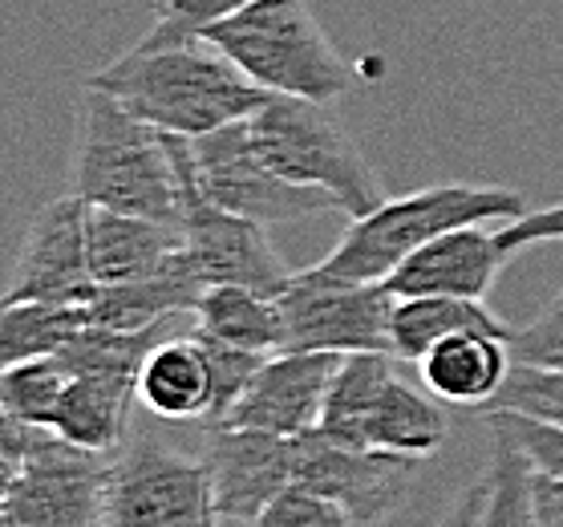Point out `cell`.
<instances>
[{
    "label": "cell",
    "mask_w": 563,
    "mask_h": 527,
    "mask_svg": "<svg viewBox=\"0 0 563 527\" xmlns=\"http://www.w3.org/2000/svg\"><path fill=\"white\" fill-rule=\"evenodd\" d=\"M86 86L106 90L142 122L183 139H199L256 114L268 98V90H260L240 65L228 62L203 37L158 45V50L134 45L118 62L90 74Z\"/></svg>",
    "instance_id": "6da1fadb"
},
{
    "label": "cell",
    "mask_w": 563,
    "mask_h": 527,
    "mask_svg": "<svg viewBox=\"0 0 563 527\" xmlns=\"http://www.w3.org/2000/svg\"><path fill=\"white\" fill-rule=\"evenodd\" d=\"M69 195L179 228V175L167 134L106 90L81 86Z\"/></svg>",
    "instance_id": "7a4b0ae2"
},
{
    "label": "cell",
    "mask_w": 563,
    "mask_h": 527,
    "mask_svg": "<svg viewBox=\"0 0 563 527\" xmlns=\"http://www.w3.org/2000/svg\"><path fill=\"white\" fill-rule=\"evenodd\" d=\"M523 211L527 199L511 187H474V183L426 187L401 199H385L373 211L357 216L333 252L305 272L333 284H382L410 252L438 235L466 228V223L515 219Z\"/></svg>",
    "instance_id": "3957f363"
},
{
    "label": "cell",
    "mask_w": 563,
    "mask_h": 527,
    "mask_svg": "<svg viewBox=\"0 0 563 527\" xmlns=\"http://www.w3.org/2000/svg\"><path fill=\"white\" fill-rule=\"evenodd\" d=\"M260 90L336 102L353 90V65L336 53L308 0H247L199 33Z\"/></svg>",
    "instance_id": "277c9868"
},
{
    "label": "cell",
    "mask_w": 563,
    "mask_h": 527,
    "mask_svg": "<svg viewBox=\"0 0 563 527\" xmlns=\"http://www.w3.org/2000/svg\"><path fill=\"white\" fill-rule=\"evenodd\" d=\"M333 102L268 94L256 114H247V130L260 158L276 175L300 187H320L357 219L385 204V187L357 139L329 110Z\"/></svg>",
    "instance_id": "5b68a950"
},
{
    "label": "cell",
    "mask_w": 563,
    "mask_h": 527,
    "mask_svg": "<svg viewBox=\"0 0 563 527\" xmlns=\"http://www.w3.org/2000/svg\"><path fill=\"white\" fill-rule=\"evenodd\" d=\"M167 134V130H163ZM170 158H175V175H179V232L183 248L191 256L195 272L203 284H240L252 293L264 296H284V288L292 284L296 272L280 260V252L272 248L264 223L235 211H223L211 204V195L203 191L199 167H195L191 139L183 134H167Z\"/></svg>",
    "instance_id": "8992f818"
},
{
    "label": "cell",
    "mask_w": 563,
    "mask_h": 527,
    "mask_svg": "<svg viewBox=\"0 0 563 527\" xmlns=\"http://www.w3.org/2000/svg\"><path fill=\"white\" fill-rule=\"evenodd\" d=\"M102 519L106 527H216L207 463L151 435L126 438L106 466Z\"/></svg>",
    "instance_id": "52a82bcc"
},
{
    "label": "cell",
    "mask_w": 563,
    "mask_h": 527,
    "mask_svg": "<svg viewBox=\"0 0 563 527\" xmlns=\"http://www.w3.org/2000/svg\"><path fill=\"white\" fill-rule=\"evenodd\" d=\"M280 305V353H394L389 321L397 296L385 284H333L296 272L276 296Z\"/></svg>",
    "instance_id": "ba28073f"
},
{
    "label": "cell",
    "mask_w": 563,
    "mask_h": 527,
    "mask_svg": "<svg viewBox=\"0 0 563 527\" xmlns=\"http://www.w3.org/2000/svg\"><path fill=\"white\" fill-rule=\"evenodd\" d=\"M191 151L211 204H219L223 211H235V216L256 219L264 228L320 216V211H341V204L329 191L300 187V183H288L284 175H276L260 158L247 118L191 139Z\"/></svg>",
    "instance_id": "9c48e42d"
},
{
    "label": "cell",
    "mask_w": 563,
    "mask_h": 527,
    "mask_svg": "<svg viewBox=\"0 0 563 527\" xmlns=\"http://www.w3.org/2000/svg\"><path fill=\"white\" fill-rule=\"evenodd\" d=\"M422 475L418 454L385 447H349L320 430L296 438V487L341 503L361 527H382Z\"/></svg>",
    "instance_id": "30bf717a"
},
{
    "label": "cell",
    "mask_w": 563,
    "mask_h": 527,
    "mask_svg": "<svg viewBox=\"0 0 563 527\" xmlns=\"http://www.w3.org/2000/svg\"><path fill=\"white\" fill-rule=\"evenodd\" d=\"M106 466L110 454L74 447L53 430H37L4 512L13 527H106Z\"/></svg>",
    "instance_id": "8fae6325"
},
{
    "label": "cell",
    "mask_w": 563,
    "mask_h": 527,
    "mask_svg": "<svg viewBox=\"0 0 563 527\" xmlns=\"http://www.w3.org/2000/svg\"><path fill=\"white\" fill-rule=\"evenodd\" d=\"M90 204L77 195H62L37 211L29 223L16 268L0 293V305H90L98 281L90 272V244H86Z\"/></svg>",
    "instance_id": "7c38bea8"
},
{
    "label": "cell",
    "mask_w": 563,
    "mask_h": 527,
    "mask_svg": "<svg viewBox=\"0 0 563 527\" xmlns=\"http://www.w3.org/2000/svg\"><path fill=\"white\" fill-rule=\"evenodd\" d=\"M203 463L216 512L256 524L268 503L296 483V438L252 426H207Z\"/></svg>",
    "instance_id": "4fadbf2b"
},
{
    "label": "cell",
    "mask_w": 563,
    "mask_h": 527,
    "mask_svg": "<svg viewBox=\"0 0 563 527\" xmlns=\"http://www.w3.org/2000/svg\"><path fill=\"white\" fill-rule=\"evenodd\" d=\"M341 361H345L341 353H308V349L272 353L219 426H252L284 438L317 430Z\"/></svg>",
    "instance_id": "5bb4252c"
},
{
    "label": "cell",
    "mask_w": 563,
    "mask_h": 527,
    "mask_svg": "<svg viewBox=\"0 0 563 527\" xmlns=\"http://www.w3.org/2000/svg\"><path fill=\"white\" fill-rule=\"evenodd\" d=\"M507 260L511 256L499 248V235L483 232L478 223H466V228H454V232L410 252L382 284L397 300L401 296H474V300H483Z\"/></svg>",
    "instance_id": "9a60e30c"
},
{
    "label": "cell",
    "mask_w": 563,
    "mask_h": 527,
    "mask_svg": "<svg viewBox=\"0 0 563 527\" xmlns=\"http://www.w3.org/2000/svg\"><path fill=\"white\" fill-rule=\"evenodd\" d=\"M86 244H90V272L98 284L167 276L187 260L183 232L175 223L126 216V211H110V207H90Z\"/></svg>",
    "instance_id": "2e32d148"
},
{
    "label": "cell",
    "mask_w": 563,
    "mask_h": 527,
    "mask_svg": "<svg viewBox=\"0 0 563 527\" xmlns=\"http://www.w3.org/2000/svg\"><path fill=\"white\" fill-rule=\"evenodd\" d=\"M511 341L495 333H459L438 341L422 361V382L450 406H490L511 373Z\"/></svg>",
    "instance_id": "e0dca14e"
},
{
    "label": "cell",
    "mask_w": 563,
    "mask_h": 527,
    "mask_svg": "<svg viewBox=\"0 0 563 527\" xmlns=\"http://www.w3.org/2000/svg\"><path fill=\"white\" fill-rule=\"evenodd\" d=\"M139 402L158 418H207L211 410V365L203 345L191 337L167 333L146 353L139 373Z\"/></svg>",
    "instance_id": "ac0fdd59"
},
{
    "label": "cell",
    "mask_w": 563,
    "mask_h": 527,
    "mask_svg": "<svg viewBox=\"0 0 563 527\" xmlns=\"http://www.w3.org/2000/svg\"><path fill=\"white\" fill-rule=\"evenodd\" d=\"M459 333H495L511 341L515 329L495 317V312L474 300V296H401L394 305L389 321V341H394L397 361H418L446 337Z\"/></svg>",
    "instance_id": "d6986e66"
},
{
    "label": "cell",
    "mask_w": 563,
    "mask_h": 527,
    "mask_svg": "<svg viewBox=\"0 0 563 527\" xmlns=\"http://www.w3.org/2000/svg\"><path fill=\"white\" fill-rule=\"evenodd\" d=\"M191 317L195 329L207 337L256 349V353H280V305L264 293H252L240 284H207Z\"/></svg>",
    "instance_id": "ffe728a7"
},
{
    "label": "cell",
    "mask_w": 563,
    "mask_h": 527,
    "mask_svg": "<svg viewBox=\"0 0 563 527\" xmlns=\"http://www.w3.org/2000/svg\"><path fill=\"white\" fill-rule=\"evenodd\" d=\"M389 377H394V353H349L324 398V414L317 426L320 435L349 447H369L365 430Z\"/></svg>",
    "instance_id": "44dd1931"
},
{
    "label": "cell",
    "mask_w": 563,
    "mask_h": 527,
    "mask_svg": "<svg viewBox=\"0 0 563 527\" xmlns=\"http://www.w3.org/2000/svg\"><path fill=\"white\" fill-rule=\"evenodd\" d=\"M369 447L401 450V454H418L430 459L442 442H446V414L438 402H430L418 386L389 377L382 389V398L373 406L369 430H365Z\"/></svg>",
    "instance_id": "7402d4cb"
},
{
    "label": "cell",
    "mask_w": 563,
    "mask_h": 527,
    "mask_svg": "<svg viewBox=\"0 0 563 527\" xmlns=\"http://www.w3.org/2000/svg\"><path fill=\"white\" fill-rule=\"evenodd\" d=\"M86 325H90L86 305H41V300L0 305V370L41 353H57Z\"/></svg>",
    "instance_id": "603a6c76"
},
{
    "label": "cell",
    "mask_w": 563,
    "mask_h": 527,
    "mask_svg": "<svg viewBox=\"0 0 563 527\" xmlns=\"http://www.w3.org/2000/svg\"><path fill=\"white\" fill-rule=\"evenodd\" d=\"M478 527H543L536 512V466L503 435H490L487 503Z\"/></svg>",
    "instance_id": "cb8c5ba5"
},
{
    "label": "cell",
    "mask_w": 563,
    "mask_h": 527,
    "mask_svg": "<svg viewBox=\"0 0 563 527\" xmlns=\"http://www.w3.org/2000/svg\"><path fill=\"white\" fill-rule=\"evenodd\" d=\"M65 382H69V365L62 361V353H41V358L16 361L9 370H0V402L13 418L41 430Z\"/></svg>",
    "instance_id": "d4e9b609"
},
{
    "label": "cell",
    "mask_w": 563,
    "mask_h": 527,
    "mask_svg": "<svg viewBox=\"0 0 563 527\" xmlns=\"http://www.w3.org/2000/svg\"><path fill=\"white\" fill-rule=\"evenodd\" d=\"M195 341L203 345L207 353V365H211V410H207L203 422L207 426H219L228 418V410L240 402L247 386H252V377L260 373V365L268 361V353H256V349H244V345H231V341H219V337H207L195 329Z\"/></svg>",
    "instance_id": "484cf974"
},
{
    "label": "cell",
    "mask_w": 563,
    "mask_h": 527,
    "mask_svg": "<svg viewBox=\"0 0 563 527\" xmlns=\"http://www.w3.org/2000/svg\"><path fill=\"white\" fill-rule=\"evenodd\" d=\"M487 430L490 435L511 438L515 447L523 450L527 463L536 466V475L563 479V426L560 422H543V418H531V414L487 406Z\"/></svg>",
    "instance_id": "4316f807"
},
{
    "label": "cell",
    "mask_w": 563,
    "mask_h": 527,
    "mask_svg": "<svg viewBox=\"0 0 563 527\" xmlns=\"http://www.w3.org/2000/svg\"><path fill=\"white\" fill-rule=\"evenodd\" d=\"M247 0H154V21L139 37L142 50H158V45H175V41L199 37L211 21L244 9Z\"/></svg>",
    "instance_id": "83f0119b"
},
{
    "label": "cell",
    "mask_w": 563,
    "mask_h": 527,
    "mask_svg": "<svg viewBox=\"0 0 563 527\" xmlns=\"http://www.w3.org/2000/svg\"><path fill=\"white\" fill-rule=\"evenodd\" d=\"M490 406L563 426V370H539V365H519L515 361L499 389V398L490 402Z\"/></svg>",
    "instance_id": "f1b7e54d"
},
{
    "label": "cell",
    "mask_w": 563,
    "mask_h": 527,
    "mask_svg": "<svg viewBox=\"0 0 563 527\" xmlns=\"http://www.w3.org/2000/svg\"><path fill=\"white\" fill-rule=\"evenodd\" d=\"M256 527H361L341 503L324 499L308 487H288L268 503V512L260 515Z\"/></svg>",
    "instance_id": "f546056e"
},
{
    "label": "cell",
    "mask_w": 563,
    "mask_h": 527,
    "mask_svg": "<svg viewBox=\"0 0 563 527\" xmlns=\"http://www.w3.org/2000/svg\"><path fill=\"white\" fill-rule=\"evenodd\" d=\"M511 358L519 365H539V370H563V288L539 309L536 321L515 329Z\"/></svg>",
    "instance_id": "4dcf8cb0"
},
{
    "label": "cell",
    "mask_w": 563,
    "mask_h": 527,
    "mask_svg": "<svg viewBox=\"0 0 563 527\" xmlns=\"http://www.w3.org/2000/svg\"><path fill=\"white\" fill-rule=\"evenodd\" d=\"M499 248L507 256L523 252L536 244H560L563 240V204L539 207V211H523V216L507 219V228H499Z\"/></svg>",
    "instance_id": "1f68e13d"
},
{
    "label": "cell",
    "mask_w": 563,
    "mask_h": 527,
    "mask_svg": "<svg viewBox=\"0 0 563 527\" xmlns=\"http://www.w3.org/2000/svg\"><path fill=\"white\" fill-rule=\"evenodd\" d=\"M483 503H487V479H478V483H471V487H462L459 499L450 503L446 515L438 519V527H478Z\"/></svg>",
    "instance_id": "d6a6232c"
},
{
    "label": "cell",
    "mask_w": 563,
    "mask_h": 527,
    "mask_svg": "<svg viewBox=\"0 0 563 527\" xmlns=\"http://www.w3.org/2000/svg\"><path fill=\"white\" fill-rule=\"evenodd\" d=\"M536 512L543 527H563V479L536 475Z\"/></svg>",
    "instance_id": "836d02e7"
},
{
    "label": "cell",
    "mask_w": 563,
    "mask_h": 527,
    "mask_svg": "<svg viewBox=\"0 0 563 527\" xmlns=\"http://www.w3.org/2000/svg\"><path fill=\"white\" fill-rule=\"evenodd\" d=\"M21 459H13V454H4L0 450V507H4V499L13 495V487H16V479H21Z\"/></svg>",
    "instance_id": "e575fe53"
},
{
    "label": "cell",
    "mask_w": 563,
    "mask_h": 527,
    "mask_svg": "<svg viewBox=\"0 0 563 527\" xmlns=\"http://www.w3.org/2000/svg\"><path fill=\"white\" fill-rule=\"evenodd\" d=\"M0 527H13V519H9V512L0 507Z\"/></svg>",
    "instance_id": "d590c367"
}]
</instances>
